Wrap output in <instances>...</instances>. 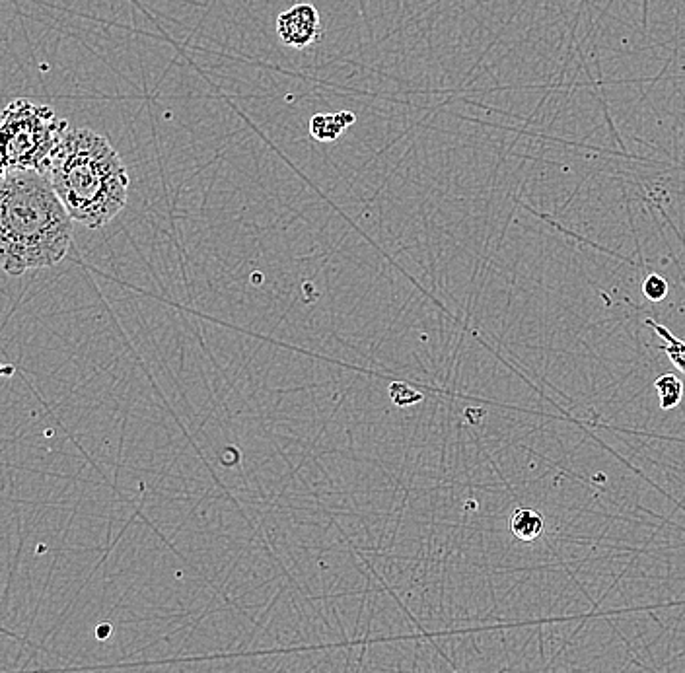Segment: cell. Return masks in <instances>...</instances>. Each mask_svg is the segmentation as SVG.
<instances>
[{
    "mask_svg": "<svg viewBox=\"0 0 685 673\" xmlns=\"http://www.w3.org/2000/svg\"><path fill=\"white\" fill-rule=\"evenodd\" d=\"M390 397L397 407H407V405L423 401V393L413 390V386H409L405 382H394V380L390 386Z\"/></svg>",
    "mask_w": 685,
    "mask_h": 673,
    "instance_id": "9c48e42d",
    "label": "cell"
},
{
    "mask_svg": "<svg viewBox=\"0 0 685 673\" xmlns=\"http://www.w3.org/2000/svg\"><path fill=\"white\" fill-rule=\"evenodd\" d=\"M654 388L658 391V399H660V407L664 411L674 409L682 403L684 399V382L674 376V374H664L654 382Z\"/></svg>",
    "mask_w": 685,
    "mask_h": 673,
    "instance_id": "52a82bcc",
    "label": "cell"
},
{
    "mask_svg": "<svg viewBox=\"0 0 685 673\" xmlns=\"http://www.w3.org/2000/svg\"><path fill=\"white\" fill-rule=\"evenodd\" d=\"M647 325H650L658 335H662L664 339H666V347H662V351L666 353V355L670 356V360L682 370L685 374V343L684 341H680V339H676L666 327H662V325H658L656 321H652V319H647Z\"/></svg>",
    "mask_w": 685,
    "mask_h": 673,
    "instance_id": "ba28073f",
    "label": "cell"
},
{
    "mask_svg": "<svg viewBox=\"0 0 685 673\" xmlns=\"http://www.w3.org/2000/svg\"><path fill=\"white\" fill-rule=\"evenodd\" d=\"M357 121V115L351 111L337 113H318L310 119V135L320 142L337 141L347 127Z\"/></svg>",
    "mask_w": 685,
    "mask_h": 673,
    "instance_id": "5b68a950",
    "label": "cell"
},
{
    "mask_svg": "<svg viewBox=\"0 0 685 673\" xmlns=\"http://www.w3.org/2000/svg\"><path fill=\"white\" fill-rule=\"evenodd\" d=\"M47 179L73 222L90 230L104 228L127 205V168L111 142L90 129H67Z\"/></svg>",
    "mask_w": 685,
    "mask_h": 673,
    "instance_id": "7a4b0ae2",
    "label": "cell"
},
{
    "mask_svg": "<svg viewBox=\"0 0 685 673\" xmlns=\"http://www.w3.org/2000/svg\"><path fill=\"white\" fill-rule=\"evenodd\" d=\"M668 281L656 273L649 275L643 283V294L649 298L650 302H662L668 296Z\"/></svg>",
    "mask_w": 685,
    "mask_h": 673,
    "instance_id": "30bf717a",
    "label": "cell"
},
{
    "mask_svg": "<svg viewBox=\"0 0 685 673\" xmlns=\"http://www.w3.org/2000/svg\"><path fill=\"white\" fill-rule=\"evenodd\" d=\"M510 532L520 541H536L543 533V518L532 508H516L510 518Z\"/></svg>",
    "mask_w": 685,
    "mask_h": 673,
    "instance_id": "8992f818",
    "label": "cell"
},
{
    "mask_svg": "<svg viewBox=\"0 0 685 673\" xmlns=\"http://www.w3.org/2000/svg\"><path fill=\"white\" fill-rule=\"evenodd\" d=\"M73 244V218L47 176L12 172L0 179V267L20 277L65 259Z\"/></svg>",
    "mask_w": 685,
    "mask_h": 673,
    "instance_id": "6da1fadb",
    "label": "cell"
},
{
    "mask_svg": "<svg viewBox=\"0 0 685 673\" xmlns=\"http://www.w3.org/2000/svg\"><path fill=\"white\" fill-rule=\"evenodd\" d=\"M277 36L294 49H304L320 36V14L312 4H294L277 18Z\"/></svg>",
    "mask_w": 685,
    "mask_h": 673,
    "instance_id": "277c9868",
    "label": "cell"
},
{
    "mask_svg": "<svg viewBox=\"0 0 685 673\" xmlns=\"http://www.w3.org/2000/svg\"><path fill=\"white\" fill-rule=\"evenodd\" d=\"M69 123L32 100H14L0 109V179L12 172L47 176L53 150Z\"/></svg>",
    "mask_w": 685,
    "mask_h": 673,
    "instance_id": "3957f363",
    "label": "cell"
}]
</instances>
